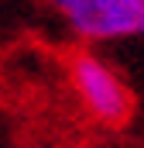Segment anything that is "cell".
Returning a JSON list of instances; mask_svg holds the SVG:
<instances>
[{
	"instance_id": "6da1fadb",
	"label": "cell",
	"mask_w": 144,
	"mask_h": 148,
	"mask_svg": "<svg viewBox=\"0 0 144 148\" xmlns=\"http://www.w3.org/2000/svg\"><path fill=\"white\" fill-rule=\"evenodd\" d=\"M69 83L79 97V103H82V110L96 124H103V127L127 124V117L134 110L130 86L103 55H96L89 48L75 52L69 59Z\"/></svg>"
},
{
	"instance_id": "7a4b0ae2",
	"label": "cell",
	"mask_w": 144,
	"mask_h": 148,
	"mask_svg": "<svg viewBox=\"0 0 144 148\" xmlns=\"http://www.w3.org/2000/svg\"><path fill=\"white\" fill-rule=\"evenodd\" d=\"M72 35L86 45L144 38V0H48Z\"/></svg>"
}]
</instances>
